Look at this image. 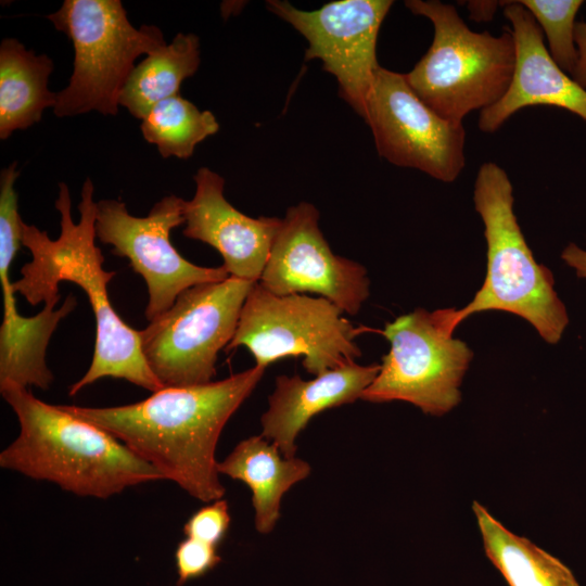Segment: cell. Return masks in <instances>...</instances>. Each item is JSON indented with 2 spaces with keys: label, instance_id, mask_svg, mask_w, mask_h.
I'll list each match as a JSON object with an SVG mask.
<instances>
[{
  "label": "cell",
  "instance_id": "16",
  "mask_svg": "<svg viewBox=\"0 0 586 586\" xmlns=\"http://www.w3.org/2000/svg\"><path fill=\"white\" fill-rule=\"evenodd\" d=\"M22 244L20 224L5 218L0 222V282L3 294V321L0 327V386H38L48 390L53 374L46 353L59 322L72 313L76 297L69 294L61 307L43 306L33 317L18 314L9 269Z\"/></svg>",
  "mask_w": 586,
  "mask_h": 586
},
{
  "label": "cell",
  "instance_id": "12",
  "mask_svg": "<svg viewBox=\"0 0 586 586\" xmlns=\"http://www.w3.org/2000/svg\"><path fill=\"white\" fill-rule=\"evenodd\" d=\"M267 8L307 40L306 60L319 59L339 82L341 97L362 118L375 72L377 39L391 0H340L315 11L288 1L269 0Z\"/></svg>",
  "mask_w": 586,
  "mask_h": 586
},
{
  "label": "cell",
  "instance_id": "14",
  "mask_svg": "<svg viewBox=\"0 0 586 586\" xmlns=\"http://www.w3.org/2000/svg\"><path fill=\"white\" fill-rule=\"evenodd\" d=\"M500 8L514 39V69L502 98L480 112V130L493 133L514 113L533 105L566 110L586 122V89L553 61L531 13L518 1H500Z\"/></svg>",
  "mask_w": 586,
  "mask_h": 586
},
{
  "label": "cell",
  "instance_id": "18",
  "mask_svg": "<svg viewBox=\"0 0 586 586\" xmlns=\"http://www.w3.org/2000/svg\"><path fill=\"white\" fill-rule=\"evenodd\" d=\"M218 472L243 482L252 492L255 527L271 532L280 515L282 496L310 473V466L298 458H285L278 446L263 435L240 442L221 462Z\"/></svg>",
  "mask_w": 586,
  "mask_h": 586
},
{
  "label": "cell",
  "instance_id": "22",
  "mask_svg": "<svg viewBox=\"0 0 586 586\" xmlns=\"http://www.w3.org/2000/svg\"><path fill=\"white\" fill-rule=\"evenodd\" d=\"M219 124L211 111H201L180 94L156 103L142 120L143 138L163 157H190L195 146L215 135Z\"/></svg>",
  "mask_w": 586,
  "mask_h": 586
},
{
  "label": "cell",
  "instance_id": "15",
  "mask_svg": "<svg viewBox=\"0 0 586 586\" xmlns=\"http://www.w3.org/2000/svg\"><path fill=\"white\" fill-rule=\"evenodd\" d=\"M194 181V196L183 204V234L216 249L229 276L258 282L282 219L252 218L235 209L224 195V178L207 167Z\"/></svg>",
  "mask_w": 586,
  "mask_h": 586
},
{
  "label": "cell",
  "instance_id": "8",
  "mask_svg": "<svg viewBox=\"0 0 586 586\" xmlns=\"http://www.w3.org/2000/svg\"><path fill=\"white\" fill-rule=\"evenodd\" d=\"M254 283L229 276L191 286L139 331L143 357L163 387L213 381L218 353L231 342Z\"/></svg>",
  "mask_w": 586,
  "mask_h": 586
},
{
  "label": "cell",
  "instance_id": "11",
  "mask_svg": "<svg viewBox=\"0 0 586 586\" xmlns=\"http://www.w3.org/2000/svg\"><path fill=\"white\" fill-rule=\"evenodd\" d=\"M364 119L378 153L390 163L421 170L443 182L455 181L466 165V131L428 106L405 74L375 72Z\"/></svg>",
  "mask_w": 586,
  "mask_h": 586
},
{
  "label": "cell",
  "instance_id": "7",
  "mask_svg": "<svg viewBox=\"0 0 586 586\" xmlns=\"http://www.w3.org/2000/svg\"><path fill=\"white\" fill-rule=\"evenodd\" d=\"M329 300L305 294L277 295L255 282L243 304L226 352L245 346L256 366L304 356L303 366L322 374L361 356L355 339L370 329L355 327Z\"/></svg>",
  "mask_w": 586,
  "mask_h": 586
},
{
  "label": "cell",
  "instance_id": "27",
  "mask_svg": "<svg viewBox=\"0 0 586 586\" xmlns=\"http://www.w3.org/2000/svg\"><path fill=\"white\" fill-rule=\"evenodd\" d=\"M466 7L471 20L477 23H488L494 18L500 7V1L470 0L466 2Z\"/></svg>",
  "mask_w": 586,
  "mask_h": 586
},
{
  "label": "cell",
  "instance_id": "2",
  "mask_svg": "<svg viewBox=\"0 0 586 586\" xmlns=\"http://www.w3.org/2000/svg\"><path fill=\"white\" fill-rule=\"evenodd\" d=\"M93 183L87 178L78 204L80 218L74 222L72 201L66 183L59 184L55 208L61 214V233L55 240L46 231L21 221V242L31 260L21 268V278L12 282L14 293L30 305L43 303L55 307L61 295L59 284L71 281L87 294L95 318V346L85 375L69 387V396L105 377L124 379L153 392L163 385L149 368L140 343L139 331L117 315L109 298L107 284L115 271L103 269L104 256L95 245L97 203Z\"/></svg>",
  "mask_w": 586,
  "mask_h": 586
},
{
  "label": "cell",
  "instance_id": "25",
  "mask_svg": "<svg viewBox=\"0 0 586 586\" xmlns=\"http://www.w3.org/2000/svg\"><path fill=\"white\" fill-rule=\"evenodd\" d=\"M230 521L227 501L217 499L196 510L183 525V533L217 547L226 536Z\"/></svg>",
  "mask_w": 586,
  "mask_h": 586
},
{
  "label": "cell",
  "instance_id": "4",
  "mask_svg": "<svg viewBox=\"0 0 586 586\" xmlns=\"http://www.w3.org/2000/svg\"><path fill=\"white\" fill-rule=\"evenodd\" d=\"M473 202L484 225L487 270L481 289L468 305L449 308L455 330L473 314L499 310L530 322L544 341L557 344L569 323L555 290L552 272L538 264L513 211V188L506 170L484 162L475 177Z\"/></svg>",
  "mask_w": 586,
  "mask_h": 586
},
{
  "label": "cell",
  "instance_id": "19",
  "mask_svg": "<svg viewBox=\"0 0 586 586\" xmlns=\"http://www.w3.org/2000/svg\"><path fill=\"white\" fill-rule=\"evenodd\" d=\"M52 60L27 50L15 38L0 44V138L26 129L41 119L47 107H54L58 92L49 87Z\"/></svg>",
  "mask_w": 586,
  "mask_h": 586
},
{
  "label": "cell",
  "instance_id": "5",
  "mask_svg": "<svg viewBox=\"0 0 586 586\" xmlns=\"http://www.w3.org/2000/svg\"><path fill=\"white\" fill-rule=\"evenodd\" d=\"M416 15L434 29L426 53L405 74L417 95L443 118L462 124L473 111L498 102L514 69L515 44L509 27L494 36L471 30L453 4L437 0H407Z\"/></svg>",
  "mask_w": 586,
  "mask_h": 586
},
{
  "label": "cell",
  "instance_id": "13",
  "mask_svg": "<svg viewBox=\"0 0 586 586\" xmlns=\"http://www.w3.org/2000/svg\"><path fill=\"white\" fill-rule=\"evenodd\" d=\"M318 221L310 203L289 207L258 282L277 295L315 293L356 315L370 294L367 270L335 255Z\"/></svg>",
  "mask_w": 586,
  "mask_h": 586
},
{
  "label": "cell",
  "instance_id": "1",
  "mask_svg": "<svg viewBox=\"0 0 586 586\" xmlns=\"http://www.w3.org/2000/svg\"><path fill=\"white\" fill-rule=\"evenodd\" d=\"M264 372L255 365L220 381L163 387L125 406H60L112 434L192 497L212 502L225 495L215 458L218 438Z\"/></svg>",
  "mask_w": 586,
  "mask_h": 586
},
{
  "label": "cell",
  "instance_id": "24",
  "mask_svg": "<svg viewBox=\"0 0 586 586\" xmlns=\"http://www.w3.org/2000/svg\"><path fill=\"white\" fill-rule=\"evenodd\" d=\"M221 561L217 547L202 540L187 537L175 551L177 585L199 578L212 571Z\"/></svg>",
  "mask_w": 586,
  "mask_h": 586
},
{
  "label": "cell",
  "instance_id": "10",
  "mask_svg": "<svg viewBox=\"0 0 586 586\" xmlns=\"http://www.w3.org/2000/svg\"><path fill=\"white\" fill-rule=\"evenodd\" d=\"M184 200L170 194L154 204L145 217L129 214L118 200L97 203L95 235L113 246V253L129 260L148 286L149 321L165 313L184 290L227 279L224 266L202 267L183 258L170 241V231L184 224Z\"/></svg>",
  "mask_w": 586,
  "mask_h": 586
},
{
  "label": "cell",
  "instance_id": "23",
  "mask_svg": "<svg viewBox=\"0 0 586 586\" xmlns=\"http://www.w3.org/2000/svg\"><path fill=\"white\" fill-rule=\"evenodd\" d=\"M542 29L553 61L570 76L577 63L575 17L582 0H518Z\"/></svg>",
  "mask_w": 586,
  "mask_h": 586
},
{
  "label": "cell",
  "instance_id": "3",
  "mask_svg": "<svg viewBox=\"0 0 586 586\" xmlns=\"http://www.w3.org/2000/svg\"><path fill=\"white\" fill-rule=\"evenodd\" d=\"M0 391L20 422L18 436L0 454L1 468L97 498L164 479L112 434L60 405L38 399L27 387L4 385Z\"/></svg>",
  "mask_w": 586,
  "mask_h": 586
},
{
  "label": "cell",
  "instance_id": "26",
  "mask_svg": "<svg viewBox=\"0 0 586 586\" xmlns=\"http://www.w3.org/2000/svg\"><path fill=\"white\" fill-rule=\"evenodd\" d=\"M575 43L577 48V63L572 78L586 89V21L576 22Z\"/></svg>",
  "mask_w": 586,
  "mask_h": 586
},
{
  "label": "cell",
  "instance_id": "9",
  "mask_svg": "<svg viewBox=\"0 0 586 586\" xmlns=\"http://www.w3.org/2000/svg\"><path fill=\"white\" fill-rule=\"evenodd\" d=\"M381 333L390 351L361 399L408 402L432 416H443L460 403L459 387L473 352L453 337L445 309L417 308L386 323Z\"/></svg>",
  "mask_w": 586,
  "mask_h": 586
},
{
  "label": "cell",
  "instance_id": "17",
  "mask_svg": "<svg viewBox=\"0 0 586 586\" xmlns=\"http://www.w3.org/2000/svg\"><path fill=\"white\" fill-rule=\"evenodd\" d=\"M381 365L361 366L355 361L331 369L311 380L279 375L262 416V435L276 444L285 458L296 451L295 438L319 412L351 404L379 373Z\"/></svg>",
  "mask_w": 586,
  "mask_h": 586
},
{
  "label": "cell",
  "instance_id": "20",
  "mask_svg": "<svg viewBox=\"0 0 586 586\" xmlns=\"http://www.w3.org/2000/svg\"><path fill=\"white\" fill-rule=\"evenodd\" d=\"M472 509L485 553L509 586H579L558 558L506 528L480 502Z\"/></svg>",
  "mask_w": 586,
  "mask_h": 586
},
{
  "label": "cell",
  "instance_id": "28",
  "mask_svg": "<svg viewBox=\"0 0 586 586\" xmlns=\"http://www.w3.org/2000/svg\"><path fill=\"white\" fill-rule=\"evenodd\" d=\"M561 258L575 270L577 277L586 279V250L575 243H570L563 249Z\"/></svg>",
  "mask_w": 586,
  "mask_h": 586
},
{
  "label": "cell",
  "instance_id": "21",
  "mask_svg": "<svg viewBox=\"0 0 586 586\" xmlns=\"http://www.w3.org/2000/svg\"><path fill=\"white\" fill-rule=\"evenodd\" d=\"M200 65V41L193 34H177L146 55L132 69L119 97V105L132 116L144 119L152 107L179 94L181 82L195 74Z\"/></svg>",
  "mask_w": 586,
  "mask_h": 586
},
{
  "label": "cell",
  "instance_id": "6",
  "mask_svg": "<svg viewBox=\"0 0 586 586\" xmlns=\"http://www.w3.org/2000/svg\"><path fill=\"white\" fill-rule=\"evenodd\" d=\"M47 17L74 47L73 74L53 107L58 117L116 115L135 60L166 44L156 26L135 28L119 0H65Z\"/></svg>",
  "mask_w": 586,
  "mask_h": 586
}]
</instances>
